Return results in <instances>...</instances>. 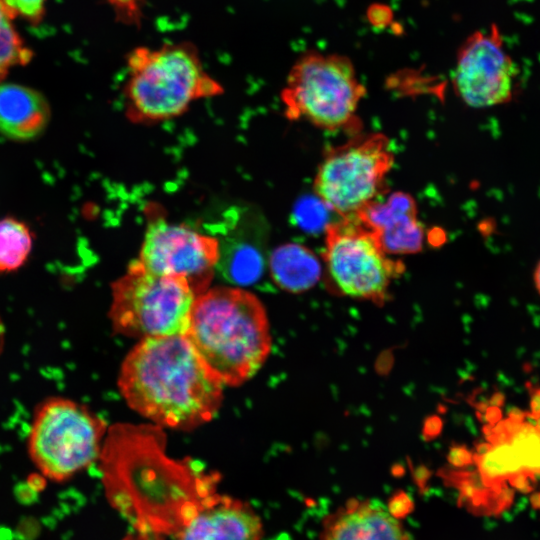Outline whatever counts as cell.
<instances>
[{
  "mask_svg": "<svg viewBox=\"0 0 540 540\" xmlns=\"http://www.w3.org/2000/svg\"><path fill=\"white\" fill-rule=\"evenodd\" d=\"M157 425L116 424L99 456L106 495L140 532L175 534L216 493L215 474L165 452Z\"/></svg>",
  "mask_w": 540,
  "mask_h": 540,
  "instance_id": "obj_1",
  "label": "cell"
},
{
  "mask_svg": "<svg viewBox=\"0 0 540 540\" xmlns=\"http://www.w3.org/2000/svg\"><path fill=\"white\" fill-rule=\"evenodd\" d=\"M118 386L143 417L188 431L216 416L224 385L184 335L175 334L140 340L121 364Z\"/></svg>",
  "mask_w": 540,
  "mask_h": 540,
  "instance_id": "obj_2",
  "label": "cell"
},
{
  "mask_svg": "<svg viewBox=\"0 0 540 540\" xmlns=\"http://www.w3.org/2000/svg\"><path fill=\"white\" fill-rule=\"evenodd\" d=\"M227 386H238L262 367L272 338L259 298L238 287L208 288L196 296L182 333Z\"/></svg>",
  "mask_w": 540,
  "mask_h": 540,
  "instance_id": "obj_3",
  "label": "cell"
},
{
  "mask_svg": "<svg viewBox=\"0 0 540 540\" xmlns=\"http://www.w3.org/2000/svg\"><path fill=\"white\" fill-rule=\"evenodd\" d=\"M127 67L124 99L126 115L134 123L178 117L193 102L224 92L205 70L197 47L188 41L135 48Z\"/></svg>",
  "mask_w": 540,
  "mask_h": 540,
  "instance_id": "obj_4",
  "label": "cell"
},
{
  "mask_svg": "<svg viewBox=\"0 0 540 540\" xmlns=\"http://www.w3.org/2000/svg\"><path fill=\"white\" fill-rule=\"evenodd\" d=\"M365 94L348 57L309 51L291 67L280 97L289 120L353 135L360 132L356 111Z\"/></svg>",
  "mask_w": 540,
  "mask_h": 540,
  "instance_id": "obj_5",
  "label": "cell"
},
{
  "mask_svg": "<svg viewBox=\"0 0 540 540\" xmlns=\"http://www.w3.org/2000/svg\"><path fill=\"white\" fill-rule=\"evenodd\" d=\"M111 290L114 332L140 340L182 334L196 298L185 278L155 274L137 259Z\"/></svg>",
  "mask_w": 540,
  "mask_h": 540,
  "instance_id": "obj_6",
  "label": "cell"
},
{
  "mask_svg": "<svg viewBox=\"0 0 540 540\" xmlns=\"http://www.w3.org/2000/svg\"><path fill=\"white\" fill-rule=\"evenodd\" d=\"M106 432L105 420L85 405L51 397L35 409L28 453L45 477L64 481L99 459Z\"/></svg>",
  "mask_w": 540,
  "mask_h": 540,
  "instance_id": "obj_7",
  "label": "cell"
},
{
  "mask_svg": "<svg viewBox=\"0 0 540 540\" xmlns=\"http://www.w3.org/2000/svg\"><path fill=\"white\" fill-rule=\"evenodd\" d=\"M393 163L394 153L384 134L358 132L325 151L314 178V193L340 217L354 215L383 194Z\"/></svg>",
  "mask_w": 540,
  "mask_h": 540,
  "instance_id": "obj_8",
  "label": "cell"
},
{
  "mask_svg": "<svg viewBox=\"0 0 540 540\" xmlns=\"http://www.w3.org/2000/svg\"><path fill=\"white\" fill-rule=\"evenodd\" d=\"M323 260L330 279L346 296L382 303L392 280L404 271L356 215L326 226Z\"/></svg>",
  "mask_w": 540,
  "mask_h": 540,
  "instance_id": "obj_9",
  "label": "cell"
},
{
  "mask_svg": "<svg viewBox=\"0 0 540 540\" xmlns=\"http://www.w3.org/2000/svg\"><path fill=\"white\" fill-rule=\"evenodd\" d=\"M220 256L215 237L159 217L148 224L137 260L155 274L185 278L198 296L209 288Z\"/></svg>",
  "mask_w": 540,
  "mask_h": 540,
  "instance_id": "obj_10",
  "label": "cell"
},
{
  "mask_svg": "<svg viewBox=\"0 0 540 540\" xmlns=\"http://www.w3.org/2000/svg\"><path fill=\"white\" fill-rule=\"evenodd\" d=\"M517 73L502 34L493 24L487 31L469 35L459 47L452 84L467 105L492 107L511 99Z\"/></svg>",
  "mask_w": 540,
  "mask_h": 540,
  "instance_id": "obj_11",
  "label": "cell"
},
{
  "mask_svg": "<svg viewBox=\"0 0 540 540\" xmlns=\"http://www.w3.org/2000/svg\"><path fill=\"white\" fill-rule=\"evenodd\" d=\"M354 215L377 235L387 254H413L423 248L424 229L416 202L407 193L394 192L385 201L376 199Z\"/></svg>",
  "mask_w": 540,
  "mask_h": 540,
  "instance_id": "obj_12",
  "label": "cell"
},
{
  "mask_svg": "<svg viewBox=\"0 0 540 540\" xmlns=\"http://www.w3.org/2000/svg\"><path fill=\"white\" fill-rule=\"evenodd\" d=\"M174 535L176 540H261L263 527L249 504L215 493Z\"/></svg>",
  "mask_w": 540,
  "mask_h": 540,
  "instance_id": "obj_13",
  "label": "cell"
},
{
  "mask_svg": "<svg viewBox=\"0 0 540 540\" xmlns=\"http://www.w3.org/2000/svg\"><path fill=\"white\" fill-rule=\"evenodd\" d=\"M319 540H409V536L384 504L352 498L323 519Z\"/></svg>",
  "mask_w": 540,
  "mask_h": 540,
  "instance_id": "obj_14",
  "label": "cell"
},
{
  "mask_svg": "<svg viewBox=\"0 0 540 540\" xmlns=\"http://www.w3.org/2000/svg\"><path fill=\"white\" fill-rule=\"evenodd\" d=\"M49 116V105L39 92L18 84H0V134L15 140L32 139L46 127Z\"/></svg>",
  "mask_w": 540,
  "mask_h": 540,
  "instance_id": "obj_15",
  "label": "cell"
},
{
  "mask_svg": "<svg viewBox=\"0 0 540 540\" xmlns=\"http://www.w3.org/2000/svg\"><path fill=\"white\" fill-rule=\"evenodd\" d=\"M268 266L274 283L291 293H301L312 288L321 275L320 262L315 254L294 243L274 249L269 256Z\"/></svg>",
  "mask_w": 540,
  "mask_h": 540,
  "instance_id": "obj_16",
  "label": "cell"
},
{
  "mask_svg": "<svg viewBox=\"0 0 540 540\" xmlns=\"http://www.w3.org/2000/svg\"><path fill=\"white\" fill-rule=\"evenodd\" d=\"M32 236L28 227L14 219L0 220V272L18 269L28 258Z\"/></svg>",
  "mask_w": 540,
  "mask_h": 540,
  "instance_id": "obj_17",
  "label": "cell"
},
{
  "mask_svg": "<svg viewBox=\"0 0 540 540\" xmlns=\"http://www.w3.org/2000/svg\"><path fill=\"white\" fill-rule=\"evenodd\" d=\"M15 16L5 1L0 0V80L11 67L26 64L32 57V52L23 45L13 27Z\"/></svg>",
  "mask_w": 540,
  "mask_h": 540,
  "instance_id": "obj_18",
  "label": "cell"
},
{
  "mask_svg": "<svg viewBox=\"0 0 540 540\" xmlns=\"http://www.w3.org/2000/svg\"><path fill=\"white\" fill-rule=\"evenodd\" d=\"M264 261L259 251L249 245L236 247L222 264L224 276L238 285H250L262 275Z\"/></svg>",
  "mask_w": 540,
  "mask_h": 540,
  "instance_id": "obj_19",
  "label": "cell"
},
{
  "mask_svg": "<svg viewBox=\"0 0 540 540\" xmlns=\"http://www.w3.org/2000/svg\"><path fill=\"white\" fill-rule=\"evenodd\" d=\"M13 13L37 24L44 13L45 0H4Z\"/></svg>",
  "mask_w": 540,
  "mask_h": 540,
  "instance_id": "obj_20",
  "label": "cell"
},
{
  "mask_svg": "<svg viewBox=\"0 0 540 540\" xmlns=\"http://www.w3.org/2000/svg\"><path fill=\"white\" fill-rule=\"evenodd\" d=\"M368 16L372 23L381 25L385 24L387 20L390 19L391 12L388 8H384L383 6H375L374 8H370Z\"/></svg>",
  "mask_w": 540,
  "mask_h": 540,
  "instance_id": "obj_21",
  "label": "cell"
},
{
  "mask_svg": "<svg viewBox=\"0 0 540 540\" xmlns=\"http://www.w3.org/2000/svg\"><path fill=\"white\" fill-rule=\"evenodd\" d=\"M529 416L534 420L540 418V388L535 389L531 394Z\"/></svg>",
  "mask_w": 540,
  "mask_h": 540,
  "instance_id": "obj_22",
  "label": "cell"
},
{
  "mask_svg": "<svg viewBox=\"0 0 540 540\" xmlns=\"http://www.w3.org/2000/svg\"><path fill=\"white\" fill-rule=\"evenodd\" d=\"M525 416H526L525 413H523L522 411L514 408V409H512V411H510L508 418H510V419H512L514 421H517V422H523Z\"/></svg>",
  "mask_w": 540,
  "mask_h": 540,
  "instance_id": "obj_23",
  "label": "cell"
},
{
  "mask_svg": "<svg viewBox=\"0 0 540 540\" xmlns=\"http://www.w3.org/2000/svg\"><path fill=\"white\" fill-rule=\"evenodd\" d=\"M535 284L538 292L540 293V262L535 271Z\"/></svg>",
  "mask_w": 540,
  "mask_h": 540,
  "instance_id": "obj_24",
  "label": "cell"
}]
</instances>
